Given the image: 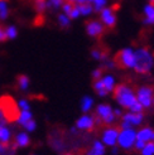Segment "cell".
Segmentation results:
<instances>
[{
    "mask_svg": "<svg viewBox=\"0 0 154 155\" xmlns=\"http://www.w3.org/2000/svg\"><path fill=\"white\" fill-rule=\"evenodd\" d=\"M76 127L85 131H91L95 127V117L90 115H82L81 117L76 121Z\"/></svg>",
    "mask_w": 154,
    "mask_h": 155,
    "instance_id": "obj_11",
    "label": "cell"
},
{
    "mask_svg": "<svg viewBox=\"0 0 154 155\" xmlns=\"http://www.w3.org/2000/svg\"><path fill=\"white\" fill-rule=\"evenodd\" d=\"M120 130L118 127H107L102 133V143L107 146H115L118 143Z\"/></svg>",
    "mask_w": 154,
    "mask_h": 155,
    "instance_id": "obj_10",
    "label": "cell"
},
{
    "mask_svg": "<svg viewBox=\"0 0 154 155\" xmlns=\"http://www.w3.org/2000/svg\"><path fill=\"white\" fill-rule=\"evenodd\" d=\"M70 21H71V19L68 18L65 13L58 15V23H59V25L62 28H67L68 25H70Z\"/></svg>",
    "mask_w": 154,
    "mask_h": 155,
    "instance_id": "obj_28",
    "label": "cell"
},
{
    "mask_svg": "<svg viewBox=\"0 0 154 155\" xmlns=\"http://www.w3.org/2000/svg\"><path fill=\"white\" fill-rule=\"evenodd\" d=\"M30 143V137L28 135V133H19L15 136V146L18 148H25Z\"/></svg>",
    "mask_w": 154,
    "mask_h": 155,
    "instance_id": "obj_13",
    "label": "cell"
},
{
    "mask_svg": "<svg viewBox=\"0 0 154 155\" xmlns=\"http://www.w3.org/2000/svg\"><path fill=\"white\" fill-rule=\"evenodd\" d=\"M23 127L25 129L27 133H32V131H34V130H35V127H37V124H35V121L32 119L30 121H28V122H27V124H25V125L23 126Z\"/></svg>",
    "mask_w": 154,
    "mask_h": 155,
    "instance_id": "obj_33",
    "label": "cell"
},
{
    "mask_svg": "<svg viewBox=\"0 0 154 155\" xmlns=\"http://www.w3.org/2000/svg\"><path fill=\"white\" fill-rule=\"evenodd\" d=\"M92 77H94V80H95V81L100 80V78H101V77H102V69H101V68L95 69V71L92 72Z\"/></svg>",
    "mask_w": 154,
    "mask_h": 155,
    "instance_id": "obj_34",
    "label": "cell"
},
{
    "mask_svg": "<svg viewBox=\"0 0 154 155\" xmlns=\"http://www.w3.org/2000/svg\"><path fill=\"white\" fill-rule=\"evenodd\" d=\"M92 105H94V100H92V97H90V96L82 97V100H81V110H82V112H85V114L89 112L91 110Z\"/></svg>",
    "mask_w": 154,
    "mask_h": 155,
    "instance_id": "obj_20",
    "label": "cell"
},
{
    "mask_svg": "<svg viewBox=\"0 0 154 155\" xmlns=\"http://www.w3.org/2000/svg\"><path fill=\"white\" fill-rule=\"evenodd\" d=\"M115 67H119L121 69H129L134 68L135 63V54L132 48H124L116 53L114 58Z\"/></svg>",
    "mask_w": 154,
    "mask_h": 155,
    "instance_id": "obj_3",
    "label": "cell"
},
{
    "mask_svg": "<svg viewBox=\"0 0 154 155\" xmlns=\"http://www.w3.org/2000/svg\"><path fill=\"white\" fill-rule=\"evenodd\" d=\"M101 82H102V84H104V87L106 88V91L109 92H114V88H115V78L111 76V74H105V76H102L101 77Z\"/></svg>",
    "mask_w": 154,
    "mask_h": 155,
    "instance_id": "obj_16",
    "label": "cell"
},
{
    "mask_svg": "<svg viewBox=\"0 0 154 155\" xmlns=\"http://www.w3.org/2000/svg\"><path fill=\"white\" fill-rule=\"evenodd\" d=\"M94 90H95L96 94H97L99 96H101V97L107 96V94H109V92L106 91V88L104 87V84H102V82H101V78L94 82Z\"/></svg>",
    "mask_w": 154,
    "mask_h": 155,
    "instance_id": "obj_21",
    "label": "cell"
},
{
    "mask_svg": "<svg viewBox=\"0 0 154 155\" xmlns=\"http://www.w3.org/2000/svg\"><path fill=\"white\" fill-rule=\"evenodd\" d=\"M8 38H6V33H5V29L0 27V42H4L6 41Z\"/></svg>",
    "mask_w": 154,
    "mask_h": 155,
    "instance_id": "obj_35",
    "label": "cell"
},
{
    "mask_svg": "<svg viewBox=\"0 0 154 155\" xmlns=\"http://www.w3.org/2000/svg\"><path fill=\"white\" fill-rule=\"evenodd\" d=\"M8 14H9V9H8V5L5 0H0V19L4 20L6 19Z\"/></svg>",
    "mask_w": 154,
    "mask_h": 155,
    "instance_id": "obj_26",
    "label": "cell"
},
{
    "mask_svg": "<svg viewBox=\"0 0 154 155\" xmlns=\"http://www.w3.org/2000/svg\"><path fill=\"white\" fill-rule=\"evenodd\" d=\"M140 153L142 155H154V143H148Z\"/></svg>",
    "mask_w": 154,
    "mask_h": 155,
    "instance_id": "obj_30",
    "label": "cell"
},
{
    "mask_svg": "<svg viewBox=\"0 0 154 155\" xmlns=\"http://www.w3.org/2000/svg\"><path fill=\"white\" fill-rule=\"evenodd\" d=\"M135 54V63L134 71L138 74H148L152 68L154 67V54L148 47H142L134 51Z\"/></svg>",
    "mask_w": 154,
    "mask_h": 155,
    "instance_id": "obj_1",
    "label": "cell"
},
{
    "mask_svg": "<svg viewBox=\"0 0 154 155\" xmlns=\"http://www.w3.org/2000/svg\"><path fill=\"white\" fill-rule=\"evenodd\" d=\"M33 155H34V154H33Z\"/></svg>",
    "mask_w": 154,
    "mask_h": 155,
    "instance_id": "obj_41",
    "label": "cell"
},
{
    "mask_svg": "<svg viewBox=\"0 0 154 155\" xmlns=\"http://www.w3.org/2000/svg\"><path fill=\"white\" fill-rule=\"evenodd\" d=\"M144 23L145 24H154V4L148 3L144 8Z\"/></svg>",
    "mask_w": 154,
    "mask_h": 155,
    "instance_id": "obj_14",
    "label": "cell"
},
{
    "mask_svg": "<svg viewBox=\"0 0 154 155\" xmlns=\"http://www.w3.org/2000/svg\"><path fill=\"white\" fill-rule=\"evenodd\" d=\"M136 101L142 104L144 108L153 107V100H154V86L152 84H143L139 86L135 91Z\"/></svg>",
    "mask_w": 154,
    "mask_h": 155,
    "instance_id": "obj_4",
    "label": "cell"
},
{
    "mask_svg": "<svg viewBox=\"0 0 154 155\" xmlns=\"http://www.w3.org/2000/svg\"><path fill=\"white\" fill-rule=\"evenodd\" d=\"M65 4V0H47V8L52 10H56L62 8Z\"/></svg>",
    "mask_w": 154,
    "mask_h": 155,
    "instance_id": "obj_24",
    "label": "cell"
},
{
    "mask_svg": "<svg viewBox=\"0 0 154 155\" xmlns=\"http://www.w3.org/2000/svg\"><path fill=\"white\" fill-rule=\"evenodd\" d=\"M86 32L91 38H100L105 32V25L99 20H89L86 23Z\"/></svg>",
    "mask_w": 154,
    "mask_h": 155,
    "instance_id": "obj_8",
    "label": "cell"
},
{
    "mask_svg": "<svg viewBox=\"0 0 154 155\" xmlns=\"http://www.w3.org/2000/svg\"><path fill=\"white\" fill-rule=\"evenodd\" d=\"M5 33H6V38L8 39H14L15 37L18 35V30L15 27L10 25V27H6L5 28Z\"/></svg>",
    "mask_w": 154,
    "mask_h": 155,
    "instance_id": "obj_27",
    "label": "cell"
},
{
    "mask_svg": "<svg viewBox=\"0 0 154 155\" xmlns=\"http://www.w3.org/2000/svg\"><path fill=\"white\" fill-rule=\"evenodd\" d=\"M18 107H19L20 111H30V105L27 100H19Z\"/></svg>",
    "mask_w": 154,
    "mask_h": 155,
    "instance_id": "obj_31",
    "label": "cell"
},
{
    "mask_svg": "<svg viewBox=\"0 0 154 155\" xmlns=\"http://www.w3.org/2000/svg\"><path fill=\"white\" fill-rule=\"evenodd\" d=\"M5 146L6 145H3L2 143H0V155H3L5 153Z\"/></svg>",
    "mask_w": 154,
    "mask_h": 155,
    "instance_id": "obj_37",
    "label": "cell"
},
{
    "mask_svg": "<svg viewBox=\"0 0 154 155\" xmlns=\"http://www.w3.org/2000/svg\"><path fill=\"white\" fill-rule=\"evenodd\" d=\"M116 153H118V148H114V149H112V154L115 155V154H116Z\"/></svg>",
    "mask_w": 154,
    "mask_h": 155,
    "instance_id": "obj_39",
    "label": "cell"
},
{
    "mask_svg": "<svg viewBox=\"0 0 154 155\" xmlns=\"http://www.w3.org/2000/svg\"><path fill=\"white\" fill-rule=\"evenodd\" d=\"M114 98L116 102L125 108H130L136 102V95L135 91L129 87L125 83H119L114 88Z\"/></svg>",
    "mask_w": 154,
    "mask_h": 155,
    "instance_id": "obj_2",
    "label": "cell"
},
{
    "mask_svg": "<svg viewBox=\"0 0 154 155\" xmlns=\"http://www.w3.org/2000/svg\"><path fill=\"white\" fill-rule=\"evenodd\" d=\"M153 107H154V100H153Z\"/></svg>",
    "mask_w": 154,
    "mask_h": 155,
    "instance_id": "obj_40",
    "label": "cell"
},
{
    "mask_svg": "<svg viewBox=\"0 0 154 155\" xmlns=\"http://www.w3.org/2000/svg\"><path fill=\"white\" fill-rule=\"evenodd\" d=\"M96 117L99 121H101L105 125H111L115 121V115H114L112 107L107 104H100L96 107Z\"/></svg>",
    "mask_w": 154,
    "mask_h": 155,
    "instance_id": "obj_6",
    "label": "cell"
},
{
    "mask_svg": "<svg viewBox=\"0 0 154 155\" xmlns=\"http://www.w3.org/2000/svg\"><path fill=\"white\" fill-rule=\"evenodd\" d=\"M144 120L143 114H134V112H128L121 116V124L120 129H132L133 126L140 125Z\"/></svg>",
    "mask_w": 154,
    "mask_h": 155,
    "instance_id": "obj_7",
    "label": "cell"
},
{
    "mask_svg": "<svg viewBox=\"0 0 154 155\" xmlns=\"http://www.w3.org/2000/svg\"><path fill=\"white\" fill-rule=\"evenodd\" d=\"M130 110V112H134V114H143V110H144V107L142 106V104H139V102H135L132 107L129 108Z\"/></svg>",
    "mask_w": 154,
    "mask_h": 155,
    "instance_id": "obj_32",
    "label": "cell"
},
{
    "mask_svg": "<svg viewBox=\"0 0 154 155\" xmlns=\"http://www.w3.org/2000/svg\"><path fill=\"white\" fill-rule=\"evenodd\" d=\"M136 140H140L145 144L154 143V129H152L150 126L142 127L136 133Z\"/></svg>",
    "mask_w": 154,
    "mask_h": 155,
    "instance_id": "obj_12",
    "label": "cell"
},
{
    "mask_svg": "<svg viewBox=\"0 0 154 155\" xmlns=\"http://www.w3.org/2000/svg\"><path fill=\"white\" fill-rule=\"evenodd\" d=\"M114 115H115V116H122V115H121V111L119 110V108H116V110L114 111Z\"/></svg>",
    "mask_w": 154,
    "mask_h": 155,
    "instance_id": "obj_38",
    "label": "cell"
},
{
    "mask_svg": "<svg viewBox=\"0 0 154 155\" xmlns=\"http://www.w3.org/2000/svg\"><path fill=\"white\" fill-rule=\"evenodd\" d=\"M91 56L92 58H95L97 61H106L107 59V53L104 49H100V48H95L94 51L91 52Z\"/></svg>",
    "mask_w": 154,
    "mask_h": 155,
    "instance_id": "obj_22",
    "label": "cell"
},
{
    "mask_svg": "<svg viewBox=\"0 0 154 155\" xmlns=\"http://www.w3.org/2000/svg\"><path fill=\"white\" fill-rule=\"evenodd\" d=\"M100 18H101V23L106 28H114L116 24V15H115L114 8H104L100 12Z\"/></svg>",
    "mask_w": 154,
    "mask_h": 155,
    "instance_id": "obj_9",
    "label": "cell"
},
{
    "mask_svg": "<svg viewBox=\"0 0 154 155\" xmlns=\"http://www.w3.org/2000/svg\"><path fill=\"white\" fill-rule=\"evenodd\" d=\"M105 154V145L102 141H95L92 144L91 149L87 151V155H104Z\"/></svg>",
    "mask_w": 154,
    "mask_h": 155,
    "instance_id": "obj_17",
    "label": "cell"
},
{
    "mask_svg": "<svg viewBox=\"0 0 154 155\" xmlns=\"http://www.w3.org/2000/svg\"><path fill=\"white\" fill-rule=\"evenodd\" d=\"M136 133L133 129H121L118 137V145L124 150H130L135 145Z\"/></svg>",
    "mask_w": 154,
    "mask_h": 155,
    "instance_id": "obj_5",
    "label": "cell"
},
{
    "mask_svg": "<svg viewBox=\"0 0 154 155\" xmlns=\"http://www.w3.org/2000/svg\"><path fill=\"white\" fill-rule=\"evenodd\" d=\"M65 2H70L72 4H85V3H90V0H65Z\"/></svg>",
    "mask_w": 154,
    "mask_h": 155,
    "instance_id": "obj_36",
    "label": "cell"
},
{
    "mask_svg": "<svg viewBox=\"0 0 154 155\" xmlns=\"http://www.w3.org/2000/svg\"><path fill=\"white\" fill-rule=\"evenodd\" d=\"M90 4L94 8V10L101 12L106 5V0H90Z\"/></svg>",
    "mask_w": 154,
    "mask_h": 155,
    "instance_id": "obj_25",
    "label": "cell"
},
{
    "mask_svg": "<svg viewBox=\"0 0 154 155\" xmlns=\"http://www.w3.org/2000/svg\"><path fill=\"white\" fill-rule=\"evenodd\" d=\"M32 119H33V115H32V112H30V111H20L18 119H17V122L19 124V125L24 126L25 124L28 121H30Z\"/></svg>",
    "mask_w": 154,
    "mask_h": 155,
    "instance_id": "obj_18",
    "label": "cell"
},
{
    "mask_svg": "<svg viewBox=\"0 0 154 155\" xmlns=\"http://www.w3.org/2000/svg\"><path fill=\"white\" fill-rule=\"evenodd\" d=\"M12 139V133H10V129L6 127L3 124H0V143L3 145H8Z\"/></svg>",
    "mask_w": 154,
    "mask_h": 155,
    "instance_id": "obj_15",
    "label": "cell"
},
{
    "mask_svg": "<svg viewBox=\"0 0 154 155\" xmlns=\"http://www.w3.org/2000/svg\"><path fill=\"white\" fill-rule=\"evenodd\" d=\"M17 82H18V87L19 90L22 91H27L29 88V84H30V80L29 77L25 76V74H20L18 78H17Z\"/></svg>",
    "mask_w": 154,
    "mask_h": 155,
    "instance_id": "obj_19",
    "label": "cell"
},
{
    "mask_svg": "<svg viewBox=\"0 0 154 155\" xmlns=\"http://www.w3.org/2000/svg\"><path fill=\"white\" fill-rule=\"evenodd\" d=\"M79 9H80V14L81 15H90L94 12V8L90 3H85V4H79Z\"/></svg>",
    "mask_w": 154,
    "mask_h": 155,
    "instance_id": "obj_23",
    "label": "cell"
},
{
    "mask_svg": "<svg viewBox=\"0 0 154 155\" xmlns=\"http://www.w3.org/2000/svg\"><path fill=\"white\" fill-rule=\"evenodd\" d=\"M34 5H35V9L38 13H43L47 9V0H35Z\"/></svg>",
    "mask_w": 154,
    "mask_h": 155,
    "instance_id": "obj_29",
    "label": "cell"
}]
</instances>
